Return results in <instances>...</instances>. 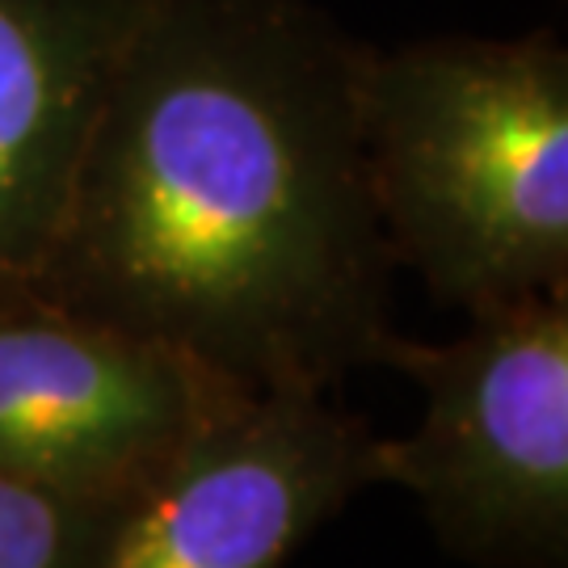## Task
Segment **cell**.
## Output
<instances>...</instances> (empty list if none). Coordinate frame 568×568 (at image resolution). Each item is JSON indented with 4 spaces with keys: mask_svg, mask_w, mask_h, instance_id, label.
I'll use <instances>...</instances> for the list:
<instances>
[{
    "mask_svg": "<svg viewBox=\"0 0 568 568\" xmlns=\"http://www.w3.org/2000/svg\"><path fill=\"white\" fill-rule=\"evenodd\" d=\"M366 55L312 0H135L30 291L241 387L379 363Z\"/></svg>",
    "mask_w": 568,
    "mask_h": 568,
    "instance_id": "obj_1",
    "label": "cell"
},
{
    "mask_svg": "<svg viewBox=\"0 0 568 568\" xmlns=\"http://www.w3.org/2000/svg\"><path fill=\"white\" fill-rule=\"evenodd\" d=\"M363 156L392 262L443 304L568 291V51L551 30L371 51Z\"/></svg>",
    "mask_w": 568,
    "mask_h": 568,
    "instance_id": "obj_2",
    "label": "cell"
},
{
    "mask_svg": "<svg viewBox=\"0 0 568 568\" xmlns=\"http://www.w3.org/2000/svg\"><path fill=\"white\" fill-rule=\"evenodd\" d=\"M379 363L426 417L375 438V485L413 493L467 565L568 568V291L471 312L447 345L392 333Z\"/></svg>",
    "mask_w": 568,
    "mask_h": 568,
    "instance_id": "obj_3",
    "label": "cell"
},
{
    "mask_svg": "<svg viewBox=\"0 0 568 568\" xmlns=\"http://www.w3.org/2000/svg\"><path fill=\"white\" fill-rule=\"evenodd\" d=\"M366 485L375 434L328 392L227 384L122 514L102 568H283Z\"/></svg>",
    "mask_w": 568,
    "mask_h": 568,
    "instance_id": "obj_4",
    "label": "cell"
},
{
    "mask_svg": "<svg viewBox=\"0 0 568 568\" xmlns=\"http://www.w3.org/2000/svg\"><path fill=\"white\" fill-rule=\"evenodd\" d=\"M227 379L39 291L0 295V467L131 509Z\"/></svg>",
    "mask_w": 568,
    "mask_h": 568,
    "instance_id": "obj_5",
    "label": "cell"
},
{
    "mask_svg": "<svg viewBox=\"0 0 568 568\" xmlns=\"http://www.w3.org/2000/svg\"><path fill=\"white\" fill-rule=\"evenodd\" d=\"M135 0H0V295L30 291Z\"/></svg>",
    "mask_w": 568,
    "mask_h": 568,
    "instance_id": "obj_6",
    "label": "cell"
},
{
    "mask_svg": "<svg viewBox=\"0 0 568 568\" xmlns=\"http://www.w3.org/2000/svg\"><path fill=\"white\" fill-rule=\"evenodd\" d=\"M122 514L0 467V568H102Z\"/></svg>",
    "mask_w": 568,
    "mask_h": 568,
    "instance_id": "obj_7",
    "label": "cell"
}]
</instances>
